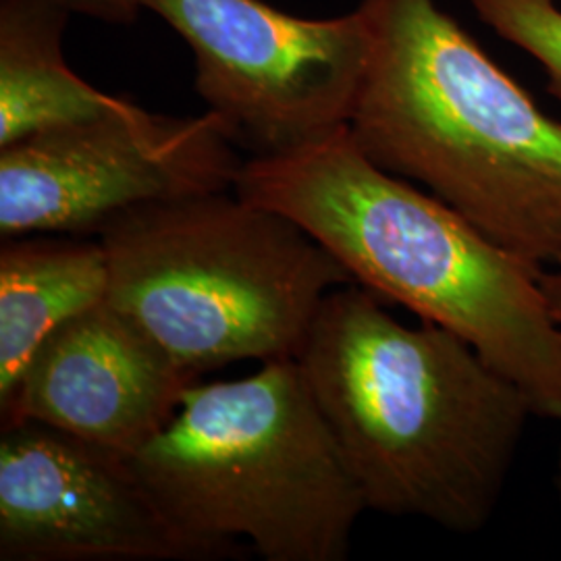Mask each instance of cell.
<instances>
[{"instance_id": "4", "label": "cell", "mask_w": 561, "mask_h": 561, "mask_svg": "<svg viewBox=\"0 0 561 561\" xmlns=\"http://www.w3.org/2000/svg\"><path fill=\"white\" fill-rule=\"evenodd\" d=\"M131 463L167 518L217 560L245 539L266 561H343L366 512L296 358L190 385Z\"/></svg>"}, {"instance_id": "11", "label": "cell", "mask_w": 561, "mask_h": 561, "mask_svg": "<svg viewBox=\"0 0 561 561\" xmlns=\"http://www.w3.org/2000/svg\"><path fill=\"white\" fill-rule=\"evenodd\" d=\"M67 0H0V148L94 119L125 99L104 94L67 65Z\"/></svg>"}, {"instance_id": "10", "label": "cell", "mask_w": 561, "mask_h": 561, "mask_svg": "<svg viewBox=\"0 0 561 561\" xmlns=\"http://www.w3.org/2000/svg\"><path fill=\"white\" fill-rule=\"evenodd\" d=\"M108 262L99 240L32 233L0 248V398L60 324L106 301Z\"/></svg>"}, {"instance_id": "8", "label": "cell", "mask_w": 561, "mask_h": 561, "mask_svg": "<svg viewBox=\"0 0 561 561\" xmlns=\"http://www.w3.org/2000/svg\"><path fill=\"white\" fill-rule=\"evenodd\" d=\"M0 560L206 561L131 458L34 421L0 433Z\"/></svg>"}, {"instance_id": "9", "label": "cell", "mask_w": 561, "mask_h": 561, "mask_svg": "<svg viewBox=\"0 0 561 561\" xmlns=\"http://www.w3.org/2000/svg\"><path fill=\"white\" fill-rule=\"evenodd\" d=\"M196 377L111 301L60 324L0 398V419L48 424L134 456Z\"/></svg>"}, {"instance_id": "7", "label": "cell", "mask_w": 561, "mask_h": 561, "mask_svg": "<svg viewBox=\"0 0 561 561\" xmlns=\"http://www.w3.org/2000/svg\"><path fill=\"white\" fill-rule=\"evenodd\" d=\"M194 53L196 92L252 157L294 150L350 123L370 57L360 7L306 20L262 0H138Z\"/></svg>"}, {"instance_id": "2", "label": "cell", "mask_w": 561, "mask_h": 561, "mask_svg": "<svg viewBox=\"0 0 561 561\" xmlns=\"http://www.w3.org/2000/svg\"><path fill=\"white\" fill-rule=\"evenodd\" d=\"M236 192L301 225L364 289L468 341L520 387L537 419L561 421V319L542 268L375 164L347 125L250 157Z\"/></svg>"}, {"instance_id": "1", "label": "cell", "mask_w": 561, "mask_h": 561, "mask_svg": "<svg viewBox=\"0 0 561 561\" xmlns=\"http://www.w3.org/2000/svg\"><path fill=\"white\" fill-rule=\"evenodd\" d=\"M296 360L366 510L456 535L491 522L535 412L468 341L403 324L347 283L322 301Z\"/></svg>"}, {"instance_id": "3", "label": "cell", "mask_w": 561, "mask_h": 561, "mask_svg": "<svg viewBox=\"0 0 561 561\" xmlns=\"http://www.w3.org/2000/svg\"><path fill=\"white\" fill-rule=\"evenodd\" d=\"M370 57L350 117L362 152L539 268L561 264V123L437 0H362Z\"/></svg>"}, {"instance_id": "6", "label": "cell", "mask_w": 561, "mask_h": 561, "mask_svg": "<svg viewBox=\"0 0 561 561\" xmlns=\"http://www.w3.org/2000/svg\"><path fill=\"white\" fill-rule=\"evenodd\" d=\"M221 117L136 102L0 148V236H101L159 202L236 190L243 161Z\"/></svg>"}, {"instance_id": "12", "label": "cell", "mask_w": 561, "mask_h": 561, "mask_svg": "<svg viewBox=\"0 0 561 561\" xmlns=\"http://www.w3.org/2000/svg\"><path fill=\"white\" fill-rule=\"evenodd\" d=\"M479 20L537 60L561 101V9L556 0H470Z\"/></svg>"}, {"instance_id": "5", "label": "cell", "mask_w": 561, "mask_h": 561, "mask_svg": "<svg viewBox=\"0 0 561 561\" xmlns=\"http://www.w3.org/2000/svg\"><path fill=\"white\" fill-rule=\"evenodd\" d=\"M99 238L106 300L196 379L298 358L324 298L354 283L301 225L236 190L144 206Z\"/></svg>"}, {"instance_id": "13", "label": "cell", "mask_w": 561, "mask_h": 561, "mask_svg": "<svg viewBox=\"0 0 561 561\" xmlns=\"http://www.w3.org/2000/svg\"><path fill=\"white\" fill-rule=\"evenodd\" d=\"M73 13L106 23H131L140 15L138 0H67Z\"/></svg>"}, {"instance_id": "14", "label": "cell", "mask_w": 561, "mask_h": 561, "mask_svg": "<svg viewBox=\"0 0 561 561\" xmlns=\"http://www.w3.org/2000/svg\"><path fill=\"white\" fill-rule=\"evenodd\" d=\"M556 489H558V495H560L561 503V454L560 460H558V470H556Z\"/></svg>"}]
</instances>
